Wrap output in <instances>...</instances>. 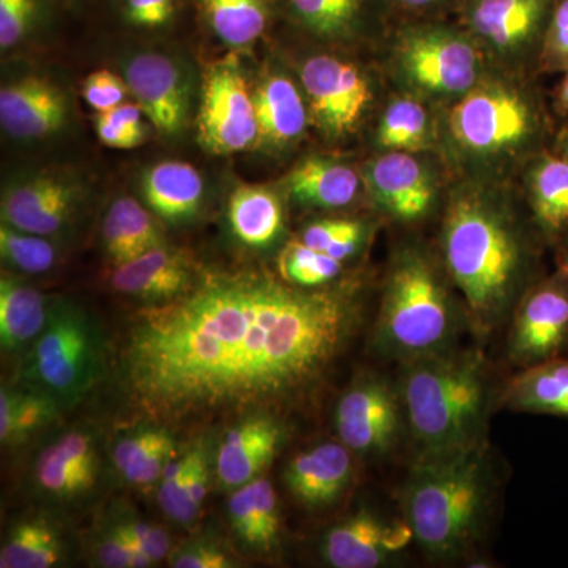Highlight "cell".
<instances>
[{
	"instance_id": "4dcf8cb0",
	"label": "cell",
	"mask_w": 568,
	"mask_h": 568,
	"mask_svg": "<svg viewBox=\"0 0 568 568\" xmlns=\"http://www.w3.org/2000/svg\"><path fill=\"white\" fill-rule=\"evenodd\" d=\"M175 457V440L163 425H151L121 437L112 448V463L134 487H149L162 477Z\"/></svg>"
},
{
	"instance_id": "7402d4cb",
	"label": "cell",
	"mask_w": 568,
	"mask_h": 568,
	"mask_svg": "<svg viewBox=\"0 0 568 568\" xmlns=\"http://www.w3.org/2000/svg\"><path fill=\"white\" fill-rule=\"evenodd\" d=\"M353 470L349 448L343 443H325L293 458L284 484L302 506L327 507L345 495Z\"/></svg>"
},
{
	"instance_id": "4fadbf2b",
	"label": "cell",
	"mask_w": 568,
	"mask_h": 568,
	"mask_svg": "<svg viewBox=\"0 0 568 568\" xmlns=\"http://www.w3.org/2000/svg\"><path fill=\"white\" fill-rule=\"evenodd\" d=\"M134 103L162 136L181 133L192 108V84L181 63L159 51H136L122 62Z\"/></svg>"
},
{
	"instance_id": "816d5d0a",
	"label": "cell",
	"mask_w": 568,
	"mask_h": 568,
	"mask_svg": "<svg viewBox=\"0 0 568 568\" xmlns=\"http://www.w3.org/2000/svg\"><path fill=\"white\" fill-rule=\"evenodd\" d=\"M394 14H402L405 20L420 18H443L444 14L455 13L466 0H388Z\"/></svg>"
},
{
	"instance_id": "44dd1931",
	"label": "cell",
	"mask_w": 568,
	"mask_h": 568,
	"mask_svg": "<svg viewBox=\"0 0 568 568\" xmlns=\"http://www.w3.org/2000/svg\"><path fill=\"white\" fill-rule=\"evenodd\" d=\"M257 148L280 152L305 134L310 121L305 93L283 73L265 74L253 89Z\"/></svg>"
},
{
	"instance_id": "f1b7e54d",
	"label": "cell",
	"mask_w": 568,
	"mask_h": 568,
	"mask_svg": "<svg viewBox=\"0 0 568 568\" xmlns=\"http://www.w3.org/2000/svg\"><path fill=\"white\" fill-rule=\"evenodd\" d=\"M47 297L20 282L17 276L0 280V345L3 351H18L43 332L50 317Z\"/></svg>"
},
{
	"instance_id": "8992f818",
	"label": "cell",
	"mask_w": 568,
	"mask_h": 568,
	"mask_svg": "<svg viewBox=\"0 0 568 568\" xmlns=\"http://www.w3.org/2000/svg\"><path fill=\"white\" fill-rule=\"evenodd\" d=\"M547 130V115L536 93L500 78H484L448 112L452 140L474 162L537 155L544 151Z\"/></svg>"
},
{
	"instance_id": "ee69618b",
	"label": "cell",
	"mask_w": 568,
	"mask_h": 568,
	"mask_svg": "<svg viewBox=\"0 0 568 568\" xmlns=\"http://www.w3.org/2000/svg\"><path fill=\"white\" fill-rule=\"evenodd\" d=\"M95 552L100 566L108 568H142L153 562L144 551L134 549L132 538L119 525L104 534Z\"/></svg>"
},
{
	"instance_id": "d6a6232c",
	"label": "cell",
	"mask_w": 568,
	"mask_h": 568,
	"mask_svg": "<svg viewBox=\"0 0 568 568\" xmlns=\"http://www.w3.org/2000/svg\"><path fill=\"white\" fill-rule=\"evenodd\" d=\"M435 144V125L422 99L398 97L388 103L376 129V145L384 152H425Z\"/></svg>"
},
{
	"instance_id": "ac0fdd59",
	"label": "cell",
	"mask_w": 568,
	"mask_h": 568,
	"mask_svg": "<svg viewBox=\"0 0 568 568\" xmlns=\"http://www.w3.org/2000/svg\"><path fill=\"white\" fill-rule=\"evenodd\" d=\"M295 24L332 43H353L377 36L395 17L388 0H284Z\"/></svg>"
},
{
	"instance_id": "b9f144b4",
	"label": "cell",
	"mask_w": 568,
	"mask_h": 568,
	"mask_svg": "<svg viewBox=\"0 0 568 568\" xmlns=\"http://www.w3.org/2000/svg\"><path fill=\"white\" fill-rule=\"evenodd\" d=\"M537 67L544 73H564L568 70V0L556 3Z\"/></svg>"
},
{
	"instance_id": "9a60e30c",
	"label": "cell",
	"mask_w": 568,
	"mask_h": 568,
	"mask_svg": "<svg viewBox=\"0 0 568 568\" xmlns=\"http://www.w3.org/2000/svg\"><path fill=\"white\" fill-rule=\"evenodd\" d=\"M361 174L369 197L392 219L414 223L432 212L437 178L416 153L384 152L365 163Z\"/></svg>"
},
{
	"instance_id": "681fc988",
	"label": "cell",
	"mask_w": 568,
	"mask_h": 568,
	"mask_svg": "<svg viewBox=\"0 0 568 568\" xmlns=\"http://www.w3.org/2000/svg\"><path fill=\"white\" fill-rule=\"evenodd\" d=\"M175 7V0H125L123 13L136 28L159 29L173 20Z\"/></svg>"
},
{
	"instance_id": "ffe728a7",
	"label": "cell",
	"mask_w": 568,
	"mask_h": 568,
	"mask_svg": "<svg viewBox=\"0 0 568 568\" xmlns=\"http://www.w3.org/2000/svg\"><path fill=\"white\" fill-rule=\"evenodd\" d=\"M194 283L196 275L189 257L164 245L118 265L111 278L118 293L148 305L174 301L192 290Z\"/></svg>"
},
{
	"instance_id": "484cf974",
	"label": "cell",
	"mask_w": 568,
	"mask_h": 568,
	"mask_svg": "<svg viewBox=\"0 0 568 568\" xmlns=\"http://www.w3.org/2000/svg\"><path fill=\"white\" fill-rule=\"evenodd\" d=\"M141 193L153 215L168 223H185L203 205L204 181L193 164L162 162L142 174Z\"/></svg>"
},
{
	"instance_id": "5bb4252c",
	"label": "cell",
	"mask_w": 568,
	"mask_h": 568,
	"mask_svg": "<svg viewBox=\"0 0 568 568\" xmlns=\"http://www.w3.org/2000/svg\"><path fill=\"white\" fill-rule=\"evenodd\" d=\"M398 395L381 377H362L339 399L335 425L351 452L384 455L394 448L402 428Z\"/></svg>"
},
{
	"instance_id": "6f0895ef",
	"label": "cell",
	"mask_w": 568,
	"mask_h": 568,
	"mask_svg": "<svg viewBox=\"0 0 568 568\" xmlns=\"http://www.w3.org/2000/svg\"><path fill=\"white\" fill-rule=\"evenodd\" d=\"M69 2H70V0H69ZM71 2H74V0H71Z\"/></svg>"
},
{
	"instance_id": "603a6c76",
	"label": "cell",
	"mask_w": 568,
	"mask_h": 568,
	"mask_svg": "<svg viewBox=\"0 0 568 568\" xmlns=\"http://www.w3.org/2000/svg\"><path fill=\"white\" fill-rule=\"evenodd\" d=\"M99 457L92 436L70 432L41 452L36 465L39 487L48 495L71 499L95 485Z\"/></svg>"
},
{
	"instance_id": "d4e9b609",
	"label": "cell",
	"mask_w": 568,
	"mask_h": 568,
	"mask_svg": "<svg viewBox=\"0 0 568 568\" xmlns=\"http://www.w3.org/2000/svg\"><path fill=\"white\" fill-rule=\"evenodd\" d=\"M526 189L538 233L558 245L568 234V162L555 152L537 153L526 174Z\"/></svg>"
},
{
	"instance_id": "836d02e7",
	"label": "cell",
	"mask_w": 568,
	"mask_h": 568,
	"mask_svg": "<svg viewBox=\"0 0 568 568\" xmlns=\"http://www.w3.org/2000/svg\"><path fill=\"white\" fill-rule=\"evenodd\" d=\"M59 403L37 388L0 390V440L18 444L50 425L58 417Z\"/></svg>"
},
{
	"instance_id": "83f0119b",
	"label": "cell",
	"mask_w": 568,
	"mask_h": 568,
	"mask_svg": "<svg viewBox=\"0 0 568 568\" xmlns=\"http://www.w3.org/2000/svg\"><path fill=\"white\" fill-rule=\"evenodd\" d=\"M227 222L235 239L242 244L252 248H267L283 233L282 200L267 186H239L227 204Z\"/></svg>"
},
{
	"instance_id": "52a82bcc",
	"label": "cell",
	"mask_w": 568,
	"mask_h": 568,
	"mask_svg": "<svg viewBox=\"0 0 568 568\" xmlns=\"http://www.w3.org/2000/svg\"><path fill=\"white\" fill-rule=\"evenodd\" d=\"M392 65L418 99L455 103L484 80L485 52L458 21L403 20L392 36Z\"/></svg>"
},
{
	"instance_id": "ab89813d",
	"label": "cell",
	"mask_w": 568,
	"mask_h": 568,
	"mask_svg": "<svg viewBox=\"0 0 568 568\" xmlns=\"http://www.w3.org/2000/svg\"><path fill=\"white\" fill-rule=\"evenodd\" d=\"M248 485L252 489L254 526H256V547L254 548L271 551L280 534L278 499L267 478H254Z\"/></svg>"
},
{
	"instance_id": "bcb514c9",
	"label": "cell",
	"mask_w": 568,
	"mask_h": 568,
	"mask_svg": "<svg viewBox=\"0 0 568 568\" xmlns=\"http://www.w3.org/2000/svg\"><path fill=\"white\" fill-rule=\"evenodd\" d=\"M126 93L129 88L125 80L110 70L93 71L82 85L85 102L97 112L114 110L125 102Z\"/></svg>"
},
{
	"instance_id": "f546056e",
	"label": "cell",
	"mask_w": 568,
	"mask_h": 568,
	"mask_svg": "<svg viewBox=\"0 0 568 568\" xmlns=\"http://www.w3.org/2000/svg\"><path fill=\"white\" fill-rule=\"evenodd\" d=\"M506 402L523 413L568 417V355L525 368L508 386Z\"/></svg>"
},
{
	"instance_id": "7c38bea8",
	"label": "cell",
	"mask_w": 568,
	"mask_h": 568,
	"mask_svg": "<svg viewBox=\"0 0 568 568\" xmlns=\"http://www.w3.org/2000/svg\"><path fill=\"white\" fill-rule=\"evenodd\" d=\"M511 362L544 364L568 355V275L555 272L530 284L521 295L508 339Z\"/></svg>"
},
{
	"instance_id": "74e56055",
	"label": "cell",
	"mask_w": 568,
	"mask_h": 568,
	"mask_svg": "<svg viewBox=\"0 0 568 568\" xmlns=\"http://www.w3.org/2000/svg\"><path fill=\"white\" fill-rule=\"evenodd\" d=\"M280 274L287 283L302 287H323L342 274L343 263L302 241L284 246L278 260Z\"/></svg>"
},
{
	"instance_id": "3957f363",
	"label": "cell",
	"mask_w": 568,
	"mask_h": 568,
	"mask_svg": "<svg viewBox=\"0 0 568 568\" xmlns=\"http://www.w3.org/2000/svg\"><path fill=\"white\" fill-rule=\"evenodd\" d=\"M487 446L418 457L406 484V517L414 537L435 558L462 556L488 518L493 476Z\"/></svg>"
},
{
	"instance_id": "7a4b0ae2",
	"label": "cell",
	"mask_w": 568,
	"mask_h": 568,
	"mask_svg": "<svg viewBox=\"0 0 568 568\" xmlns=\"http://www.w3.org/2000/svg\"><path fill=\"white\" fill-rule=\"evenodd\" d=\"M444 264L465 297L470 321L480 332L503 323L526 293L537 253L523 224L499 196L465 186L452 196L443 226Z\"/></svg>"
},
{
	"instance_id": "ba28073f",
	"label": "cell",
	"mask_w": 568,
	"mask_h": 568,
	"mask_svg": "<svg viewBox=\"0 0 568 568\" xmlns=\"http://www.w3.org/2000/svg\"><path fill=\"white\" fill-rule=\"evenodd\" d=\"M100 373L102 342L95 324L80 306L55 302L26 357L22 379L28 387L70 405L91 390Z\"/></svg>"
},
{
	"instance_id": "f35d334b",
	"label": "cell",
	"mask_w": 568,
	"mask_h": 568,
	"mask_svg": "<svg viewBox=\"0 0 568 568\" xmlns=\"http://www.w3.org/2000/svg\"><path fill=\"white\" fill-rule=\"evenodd\" d=\"M145 118L140 104L123 102L114 110L99 112L95 130L100 141L112 149H134L145 140Z\"/></svg>"
},
{
	"instance_id": "f907efd6",
	"label": "cell",
	"mask_w": 568,
	"mask_h": 568,
	"mask_svg": "<svg viewBox=\"0 0 568 568\" xmlns=\"http://www.w3.org/2000/svg\"><path fill=\"white\" fill-rule=\"evenodd\" d=\"M119 525L133 540L141 545L153 562H159V560L170 555V536L163 529L155 528L149 523L138 521V519H129V521H122Z\"/></svg>"
},
{
	"instance_id": "277c9868",
	"label": "cell",
	"mask_w": 568,
	"mask_h": 568,
	"mask_svg": "<svg viewBox=\"0 0 568 568\" xmlns=\"http://www.w3.org/2000/svg\"><path fill=\"white\" fill-rule=\"evenodd\" d=\"M403 409L420 457L484 444L488 377L477 353H443L407 361Z\"/></svg>"
},
{
	"instance_id": "d590c367",
	"label": "cell",
	"mask_w": 568,
	"mask_h": 568,
	"mask_svg": "<svg viewBox=\"0 0 568 568\" xmlns=\"http://www.w3.org/2000/svg\"><path fill=\"white\" fill-rule=\"evenodd\" d=\"M61 537L48 523L29 519L14 526L0 551L2 568H50L61 562Z\"/></svg>"
},
{
	"instance_id": "1f68e13d",
	"label": "cell",
	"mask_w": 568,
	"mask_h": 568,
	"mask_svg": "<svg viewBox=\"0 0 568 568\" xmlns=\"http://www.w3.org/2000/svg\"><path fill=\"white\" fill-rule=\"evenodd\" d=\"M384 528L369 511L361 510L328 530L324 538V558L336 568H376L388 552L383 545Z\"/></svg>"
},
{
	"instance_id": "2e32d148",
	"label": "cell",
	"mask_w": 568,
	"mask_h": 568,
	"mask_svg": "<svg viewBox=\"0 0 568 568\" xmlns=\"http://www.w3.org/2000/svg\"><path fill=\"white\" fill-rule=\"evenodd\" d=\"M80 183L58 173L20 175L2 193V222L40 235H54L77 215Z\"/></svg>"
},
{
	"instance_id": "db71d44e",
	"label": "cell",
	"mask_w": 568,
	"mask_h": 568,
	"mask_svg": "<svg viewBox=\"0 0 568 568\" xmlns=\"http://www.w3.org/2000/svg\"><path fill=\"white\" fill-rule=\"evenodd\" d=\"M555 106L560 115L568 118V70L564 71L562 81L559 82L555 93Z\"/></svg>"
},
{
	"instance_id": "11a10c76",
	"label": "cell",
	"mask_w": 568,
	"mask_h": 568,
	"mask_svg": "<svg viewBox=\"0 0 568 568\" xmlns=\"http://www.w3.org/2000/svg\"><path fill=\"white\" fill-rule=\"evenodd\" d=\"M552 152L558 153L559 156H562L566 162H568V118L567 122L564 123L562 129L556 136L555 149Z\"/></svg>"
},
{
	"instance_id": "d6986e66",
	"label": "cell",
	"mask_w": 568,
	"mask_h": 568,
	"mask_svg": "<svg viewBox=\"0 0 568 568\" xmlns=\"http://www.w3.org/2000/svg\"><path fill=\"white\" fill-rule=\"evenodd\" d=\"M283 428L271 414H250L224 433L216 450L219 484L235 489L261 477L283 443Z\"/></svg>"
},
{
	"instance_id": "c3c4849f",
	"label": "cell",
	"mask_w": 568,
	"mask_h": 568,
	"mask_svg": "<svg viewBox=\"0 0 568 568\" xmlns=\"http://www.w3.org/2000/svg\"><path fill=\"white\" fill-rule=\"evenodd\" d=\"M171 566L175 568H231L234 560L219 545L211 541H193L183 545L171 558Z\"/></svg>"
},
{
	"instance_id": "9f6ffc18",
	"label": "cell",
	"mask_w": 568,
	"mask_h": 568,
	"mask_svg": "<svg viewBox=\"0 0 568 568\" xmlns=\"http://www.w3.org/2000/svg\"><path fill=\"white\" fill-rule=\"evenodd\" d=\"M559 268L568 275V234L558 242Z\"/></svg>"
},
{
	"instance_id": "30bf717a",
	"label": "cell",
	"mask_w": 568,
	"mask_h": 568,
	"mask_svg": "<svg viewBox=\"0 0 568 568\" xmlns=\"http://www.w3.org/2000/svg\"><path fill=\"white\" fill-rule=\"evenodd\" d=\"M301 84L310 121L331 141L346 140L357 132L375 100L372 82L364 71L336 55L306 59L301 69Z\"/></svg>"
},
{
	"instance_id": "7bdbcfd3",
	"label": "cell",
	"mask_w": 568,
	"mask_h": 568,
	"mask_svg": "<svg viewBox=\"0 0 568 568\" xmlns=\"http://www.w3.org/2000/svg\"><path fill=\"white\" fill-rule=\"evenodd\" d=\"M39 17V0H0V48L17 47Z\"/></svg>"
},
{
	"instance_id": "6da1fadb",
	"label": "cell",
	"mask_w": 568,
	"mask_h": 568,
	"mask_svg": "<svg viewBox=\"0 0 568 568\" xmlns=\"http://www.w3.org/2000/svg\"><path fill=\"white\" fill-rule=\"evenodd\" d=\"M361 323L346 287L209 274L133 317L118 386L130 409L166 428L294 405L323 383Z\"/></svg>"
},
{
	"instance_id": "4316f807",
	"label": "cell",
	"mask_w": 568,
	"mask_h": 568,
	"mask_svg": "<svg viewBox=\"0 0 568 568\" xmlns=\"http://www.w3.org/2000/svg\"><path fill=\"white\" fill-rule=\"evenodd\" d=\"M102 237L104 250L115 267L164 245L162 231L152 213L126 196L111 204L103 220Z\"/></svg>"
},
{
	"instance_id": "7dc6e473",
	"label": "cell",
	"mask_w": 568,
	"mask_h": 568,
	"mask_svg": "<svg viewBox=\"0 0 568 568\" xmlns=\"http://www.w3.org/2000/svg\"><path fill=\"white\" fill-rule=\"evenodd\" d=\"M209 448L204 440L194 444L189 452V476H186V503L192 521L200 514L209 491Z\"/></svg>"
},
{
	"instance_id": "60d3db41",
	"label": "cell",
	"mask_w": 568,
	"mask_h": 568,
	"mask_svg": "<svg viewBox=\"0 0 568 568\" xmlns=\"http://www.w3.org/2000/svg\"><path fill=\"white\" fill-rule=\"evenodd\" d=\"M186 476H189V452L182 458L170 459L160 477V507L168 517L182 525L192 523L189 503H186Z\"/></svg>"
},
{
	"instance_id": "f5cc1de1",
	"label": "cell",
	"mask_w": 568,
	"mask_h": 568,
	"mask_svg": "<svg viewBox=\"0 0 568 568\" xmlns=\"http://www.w3.org/2000/svg\"><path fill=\"white\" fill-rule=\"evenodd\" d=\"M413 538L416 537H414V529L409 521L395 523V525H387L384 528L383 545L388 555H390V552L406 548Z\"/></svg>"
},
{
	"instance_id": "5b68a950",
	"label": "cell",
	"mask_w": 568,
	"mask_h": 568,
	"mask_svg": "<svg viewBox=\"0 0 568 568\" xmlns=\"http://www.w3.org/2000/svg\"><path fill=\"white\" fill-rule=\"evenodd\" d=\"M457 327V310L432 257L417 246L399 250L376 321L377 349L406 362L443 353Z\"/></svg>"
},
{
	"instance_id": "8d00e7d4",
	"label": "cell",
	"mask_w": 568,
	"mask_h": 568,
	"mask_svg": "<svg viewBox=\"0 0 568 568\" xmlns=\"http://www.w3.org/2000/svg\"><path fill=\"white\" fill-rule=\"evenodd\" d=\"M0 254L10 267L31 275L51 271L59 260L58 246L48 235L26 233L3 222L0 226Z\"/></svg>"
},
{
	"instance_id": "9c48e42d",
	"label": "cell",
	"mask_w": 568,
	"mask_h": 568,
	"mask_svg": "<svg viewBox=\"0 0 568 568\" xmlns=\"http://www.w3.org/2000/svg\"><path fill=\"white\" fill-rule=\"evenodd\" d=\"M558 0H466L457 21L485 55L510 65L536 61Z\"/></svg>"
},
{
	"instance_id": "e575fe53",
	"label": "cell",
	"mask_w": 568,
	"mask_h": 568,
	"mask_svg": "<svg viewBox=\"0 0 568 568\" xmlns=\"http://www.w3.org/2000/svg\"><path fill=\"white\" fill-rule=\"evenodd\" d=\"M201 3L209 28L227 47H250L267 28V0H203Z\"/></svg>"
},
{
	"instance_id": "8fae6325",
	"label": "cell",
	"mask_w": 568,
	"mask_h": 568,
	"mask_svg": "<svg viewBox=\"0 0 568 568\" xmlns=\"http://www.w3.org/2000/svg\"><path fill=\"white\" fill-rule=\"evenodd\" d=\"M197 140L213 155L252 149L257 142L253 91L235 59L205 70L197 111Z\"/></svg>"
},
{
	"instance_id": "cb8c5ba5",
	"label": "cell",
	"mask_w": 568,
	"mask_h": 568,
	"mask_svg": "<svg viewBox=\"0 0 568 568\" xmlns=\"http://www.w3.org/2000/svg\"><path fill=\"white\" fill-rule=\"evenodd\" d=\"M362 183V174L353 166L324 156L305 159L284 179L286 193L294 203L324 211L353 204Z\"/></svg>"
},
{
	"instance_id": "f6af8a7d",
	"label": "cell",
	"mask_w": 568,
	"mask_h": 568,
	"mask_svg": "<svg viewBox=\"0 0 568 568\" xmlns=\"http://www.w3.org/2000/svg\"><path fill=\"white\" fill-rule=\"evenodd\" d=\"M366 226L357 220H321L308 224L302 233L301 241L310 248L327 253L332 246L347 239L365 237Z\"/></svg>"
},
{
	"instance_id": "e0dca14e",
	"label": "cell",
	"mask_w": 568,
	"mask_h": 568,
	"mask_svg": "<svg viewBox=\"0 0 568 568\" xmlns=\"http://www.w3.org/2000/svg\"><path fill=\"white\" fill-rule=\"evenodd\" d=\"M65 92L37 74L17 78L0 89V123L14 140H43L61 132L69 122Z\"/></svg>"
}]
</instances>
